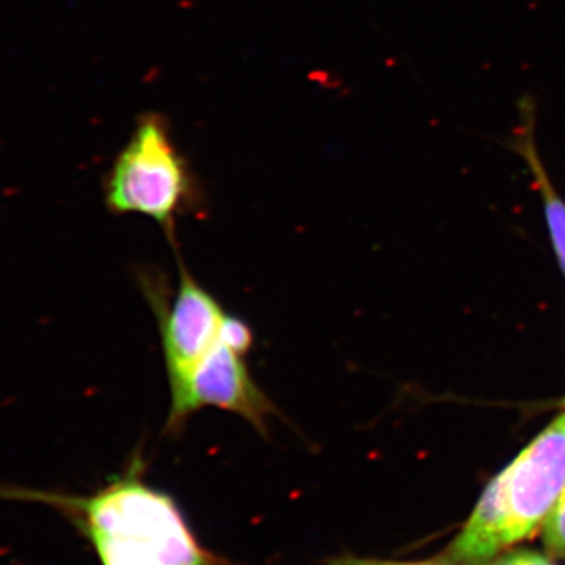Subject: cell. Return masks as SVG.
<instances>
[{"label": "cell", "instance_id": "obj_2", "mask_svg": "<svg viewBox=\"0 0 565 565\" xmlns=\"http://www.w3.org/2000/svg\"><path fill=\"white\" fill-rule=\"evenodd\" d=\"M104 202L111 214L152 218L170 241L178 221L202 206L200 182L162 114L140 115L106 174Z\"/></svg>", "mask_w": 565, "mask_h": 565}, {"label": "cell", "instance_id": "obj_1", "mask_svg": "<svg viewBox=\"0 0 565 565\" xmlns=\"http://www.w3.org/2000/svg\"><path fill=\"white\" fill-rule=\"evenodd\" d=\"M141 452L90 494L0 487V498L50 505L90 542L102 565H228L200 544L172 494L145 481Z\"/></svg>", "mask_w": 565, "mask_h": 565}, {"label": "cell", "instance_id": "obj_8", "mask_svg": "<svg viewBox=\"0 0 565 565\" xmlns=\"http://www.w3.org/2000/svg\"><path fill=\"white\" fill-rule=\"evenodd\" d=\"M494 565H553L546 557L537 555V553L522 552L501 559Z\"/></svg>", "mask_w": 565, "mask_h": 565}, {"label": "cell", "instance_id": "obj_3", "mask_svg": "<svg viewBox=\"0 0 565 565\" xmlns=\"http://www.w3.org/2000/svg\"><path fill=\"white\" fill-rule=\"evenodd\" d=\"M245 356L247 353L225 340L222 330L221 340L196 363L185 381L170 390L172 404L167 433H180L196 412L214 407L241 416L256 433L267 435L278 408L256 384Z\"/></svg>", "mask_w": 565, "mask_h": 565}, {"label": "cell", "instance_id": "obj_7", "mask_svg": "<svg viewBox=\"0 0 565 565\" xmlns=\"http://www.w3.org/2000/svg\"><path fill=\"white\" fill-rule=\"evenodd\" d=\"M545 544L550 552L565 557V490L545 520Z\"/></svg>", "mask_w": 565, "mask_h": 565}, {"label": "cell", "instance_id": "obj_9", "mask_svg": "<svg viewBox=\"0 0 565 565\" xmlns=\"http://www.w3.org/2000/svg\"><path fill=\"white\" fill-rule=\"evenodd\" d=\"M327 565H427V564L393 563V561L363 559V557L344 556V557H338V559L330 561V563Z\"/></svg>", "mask_w": 565, "mask_h": 565}, {"label": "cell", "instance_id": "obj_5", "mask_svg": "<svg viewBox=\"0 0 565 565\" xmlns=\"http://www.w3.org/2000/svg\"><path fill=\"white\" fill-rule=\"evenodd\" d=\"M143 291L158 318L170 390L185 381L196 363L221 340L228 313L180 262V285L169 303L161 282L143 277Z\"/></svg>", "mask_w": 565, "mask_h": 565}, {"label": "cell", "instance_id": "obj_4", "mask_svg": "<svg viewBox=\"0 0 565 565\" xmlns=\"http://www.w3.org/2000/svg\"><path fill=\"white\" fill-rule=\"evenodd\" d=\"M505 545L530 537L565 490V411L500 475Z\"/></svg>", "mask_w": 565, "mask_h": 565}, {"label": "cell", "instance_id": "obj_6", "mask_svg": "<svg viewBox=\"0 0 565 565\" xmlns=\"http://www.w3.org/2000/svg\"><path fill=\"white\" fill-rule=\"evenodd\" d=\"M516 111H519V120L504 145L508 150L516 152L525 161L527 169L533 174L535 185H537L542 202H544L550 236H552L557 259H559L565 274V202L557 193L552 178L546 172L541 152H539L537 140H535L537 103L530 93L519 99Z\"/></svg>", "mask_w": 565, "mask_h": 565}]
</instances>
